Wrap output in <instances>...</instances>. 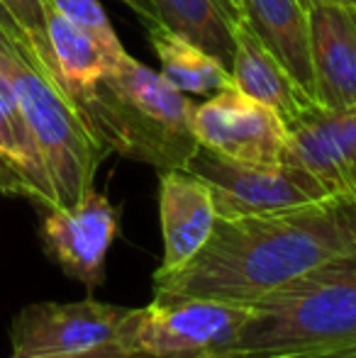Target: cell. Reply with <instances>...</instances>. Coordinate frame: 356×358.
Here are the masks:
<instances>
[{"mask_svg":"<svg viewBox=\"0 0 356 358\" xmlns=\"http://www.w3.org/2000/svg\"><path fill=\"white\" fill-rule=\"evenodd\" d=\"M47 39L52 52V78L73 100L95 83L108 69L124 57L122 49H113L73 24L62 13L47 5Z\"/></svg>","mask_w":356,"mask_h":358,"instance_id":"5bb4252c","label":"cell"},{"mask_svg":"<svg viewBox=\"0 0 356 358\" xmlns=\"http://www.w3.org/2000/svg\"><path fill=\"white\" fill-rule=\"evenodd\" d=\"M159 220L164 259L157 275L183 268L205 246L218 222L208 185L188 169L159 171Z\"/></svg>","mask_w":356,"mask_h":358,"instance_id":"7c38bea8","label":"cell"},{"mask_svg":"<svg viewBox=\"0 0 356 358\" xmlns=\"http://www.w3.org/2000/svg\"><path fill=\"white\" fill-rule=\"evenodd\" d=\"M242 17L252 24L305 95L315 100L305 5L300 0H244Z\"/></svg>","mask_w":356,"mask_h":358,"instance_id":"9a60e30c","label":"cell"},{"mask_svg":"<svg viewBox=\"0 0 356 358\" xmlns=\"http://www.w3.org/2000/svg\"><path fill=\"white\" fill-rule=\"evenodd\" d=\"M132 307L108 302H34L15 315L8 358H139L127 346Z\"/></svg>","mask_w":356,"mask_h":358,"instance_id":"8992f818","label":"cell"},{"mask_svg":"<svg viewBox=\"0 0 356 358\" xmlns=\"http://www.w3.org/2000/svg\"><path fill=\"white\" fill-rule=\"evenodd\" d=\"M285 132V164L313 173L329 195L356 198V105H318Z\"/></svg>","mask_w":356,"mask_h":358,"instance_id":"30bf717a","label":"cell"},{"mask_svg":"<svg viewBox=\"0 0 356 358\" xmlns=\"http://www.w3.org/2000/svg\"><path fill=\"white\" fill-rule=\"evenodd\" d=\"M247 320V305L154 295L149 305L132 307L127 346L139 358H229Z\"/></svg>","mask_w":356,"mask_h":358,"instance_id":"5b68a950","label":"cell"},{"mask_svg":"<svg viewBox=\"0 0 356 358\" xmlns=\"http://www.w3.org/2000/svg\"><path fill=\"white\" fill-rule=\"evenodd\" d=\"M0 34H3V37H8V39H13V42L24 44V47L29 49V42H27V37H24L22 27L15 22V17L8 13V10H5L3 3H0ZM29 52H32V49H29Z\"/></svg>","mask_w":356,"mask_h":358,"instance_id":"ffe728a7","label":"cell"},{"mask_svg":"<svg viewBox=\"0 0 356 358\" xmlns=\"http://www.w3.org/2000/svg\"><path fill=\"white\" fill-rule=\"evenodd\" d=\"M229 358H356V251L249 305Z\"/></svg>","mask_w":356,"mask_h":358,"instance_id":"3957f363","label":"cell"},{"mask_svg":"<svg viewBox=\"0 0 356 358\" xmlns=\"http://www.w3.org/2000/svg\"><path fill=\"white\" fill-rule=\"evenodd\" d=\"M185 169L208 185L215 213L222 220L280 213L332 198L313 173L285 161L247 164L198 144Z\"/></svg>","mask_w":356,"mask_h":358,"instance_id":"52a82bcc","label":"cell"},{"mask_svg":"<svg viewBox=\"0 0 356 358\" xmlns=\"http://www.w3.org/2000/svg\"><path fill=\"white\" fill-rule=\"evenodd\" d=\"M71 103L110 154L171 171L185 169L198 149L195 103L129 54Z\"/></svg>","mask_w":356,"mask_h":358,"instance_id":"7a4b0ae2","label":"cell"},{"mask_svg":"<svg viewBox=\"0 0 356 358\" xmlns=\"http://www.w3.org/2000/svg\"><path fill=\"white\" fill-rule=\"evenodd\" d=\"M193 129L198 144L247 164H280L285 151V124L259 100L234 85L195 105Z\"/></svg>","mask_w":356,"mask_h":358,"instance_id":"ba28073f","label":"cell"},{"mask_svg":"<svg viewBox=\"0 0 356 358\" xmlns=\"http://www.w3.org/2000/svg\"><path fill=\"white\" fill-rule=\"evenodd\" d=\"M0 71L8 78L17 108L32 132L52 178L59 208L81 203L95 188L103 159L110 154L90 132L86 120L42 69L24 44L0 34Z\"/></svg>","mask_w":356,"mask_h":358,"instance_id":"277c9868","label":"cell"},{"mask_svg":"<svg viewBox=\"0 0 356 358\" xmlns=\"http://www.w3.org/2000/svg\"><path fill=\"white\" fill-rule=\"evenodd\" d=\"M57 13H62L66 20H71L73 24L83 27L93 37H98L103 44L113 49H122L118 34H115L113 24H110L108 15H105L103 5L98 0H49Z\"/></svg>","mask_w":356,"mask_h":358,"instance_id":"d6986e66","label":"cell"},{"mask_svg":"<svg viewBox=\"0 0 356 358\" xmlns=\"http://www.w3.org/2000/svg\"><path fill=\"white\" fill-rule=\"evenodd\" d=\"M118 231L120 210L93 188L71 208L44 210L39 236L64 273L95 290L105 280V261Z\"/></svg>","mask_w":356,"mask_h":358,"instance_id":"9c48e42d","label":"cell"},{"mask_svg":"<svg viewBox=\"0 0 356 358\" xmlns=\"http://www.w3.org/2000/svg\"><path fill=\"white\" fill-rule=\"evenodd\" d=\"M229 73L234 88L273 110L285 127L308 110L318 108V103L305 95L244 17H239L234 27V57Z\"/></svg>","mask_w":356,"mask_h":358,"instance_id":"4fadbf2b","label":"cell"},{"mask_svg":"<svg viewBox=\"0 0 356 358\" xmlns=\"http://www.w3.org/2000/svg\"><path fill=\"white\" fill-rule=\"evenodd\" d=\"M300 3L305 5V3H308V0H300ZM339 3H356V0H339Z\"/></svg>","mask_w":356,"mask_h":358,"instance_id":"603a6c76","label":"cell"},{"mask_svg":"<svg viewBox=\"0 0 356 358\" xmlns=\"http://www.w3.org/2000/svg\"><path fill=\"white\" fill-rule=\"evenodd\" d=\"M15 22L22 27L29 49L42 64V69L52 76V52L47 39V5L49 0H0Z\"/></svg>","mask_w":356,"mask_h":358,"instance_id":"ac0fdd59","label":"cell"},{"mask_svg":"<svg viewBox=\"0 0 356 358\" xmlns=\"http://www.w3.org/2000/svg\"><path fill=\"white\" fill-rule=\"evenodd\" d=\"M232 5L239 10V13H242V10H244V0H232Z\"/></svg>","mask_w":356,"mask_h":358,"instance_id":"7402d4cb","label":"cell"},{"mask_svg":"<svg viewBox=\"0 0 356 358\" xmlns=\"http://www.w3.org/2000/svg\"><path fill=\"white\" fill-rule=\"evenodd\" d=\"M305 15L315 103L356 105V3L308 0Z\"/></svg>","mask_w":356,"mask_h":358,"instance_id":"8fae6325","label":"cell"},{"mask_svg":"<svg viewBox=\"0 0 356 358\" xmlns=\"http://www.w3.org/2000/svg\"><path fill=\"white\" fill-rule=\"evenodd\" d=\"M152 3L159 24L198 44L225 69L232 66L234 27L242 17L232 0H152Z\"/></svg>","mask_w":356,"mask_h":358,"instance_id":"2e32d148","label":"cell"},{"mask_svg":"<svg viewBox=\"0 0 356 358\" xmlns=\"http://www.w3.org/2000/svg\"><path fill=\"white\" fill-rule=\"evenodd\" d=\"M122 3H124V5H129V8H132L134 13H137L139 17H142L147 24L159 22L157 10H154V3H152V0H122Z\"/></svg>","mask_w":356,"mask_h":358,"instance_id":"44dd1931","label":"cell"},{"mask_svg":"<svg viewBox=\"0 0 356 358\" xmlns=\"http://www.w3.org/2000/svg\"><path fill=\"white\" fill-rule=\"evenodd\" d=\"M356 251V198L332 195L269 215L218 217L205 246L166 275L154 273V295L210 297L254 305L337 256Z\"/></svg>","mask_w":356,"mask_h":358,"instance_id":"6da1fadb","label":"cell"},{"mask_svg":"<svg viewBox=\"0 0 356 358\" xmlns=\"http://www.w3.org/2000/svg\"><path fill=\"white\" fill-rule=\"evenodd\" d=\"M147 37L162 64L164 78L183 93L213 95L232 85V73L215 57L193 44L190 39L171 32L164 24H147Z\"/></svg>","mask_w":356,"mask_h":358,"instance_id":"e0dca14e","label":"cell"}]
</instances>
